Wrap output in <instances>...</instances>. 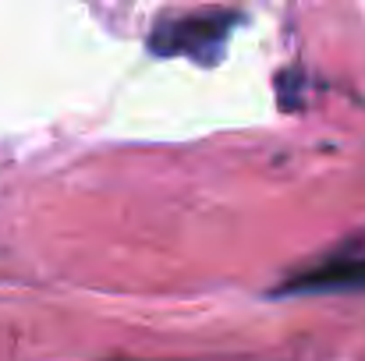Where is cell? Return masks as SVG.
Segmentation results:
<instances>
[{
	"mask_svg": "<svg viewBox=\"0 0 365 361\" xmlns=\"http://www.w3.org/2000/svg\"><path fill=\"white\" fill-rule=\"evenodd\" d=\"M238 21L242 14L231 7L170 14V18H160L156 28L149 32V50L156 57H185L195 64H217Z\"/></svg>",
	"mask_w": 365,
	"mask_h": 361,
	"instance_id": "obj_1",
	"label": "cell"
},
{
	"mask_svg": "<svg viewBox=\"0 0 365 361\" xmlns=\"http://www.w3.org/2000/svg\"><path fill=\"white\" fill-rule=\"evenodd\" d=\"M355 291H365V251L348 248L284 276L273 294L302 298V294H355Z\"/></svg>",
	"mask_w": 365,
	"mask_h": 361,
	"instance_id": "obj_2",
	"label": "cell"
},
{
	"mask_svg": "<svg viewBox=\"0 0 365 361\" xmlns=\"http://www.w3.org/2000/svg\"><path fill=\"white\" fill-rule=\"evenodd\" d=\"M355 248H359V251H365V241H362V244H355Z\"/></svg>",
	"mask_w": 365,
	"mask_h": 361,
	"instance_id": "obj_3",
	"label": "cell"
}]
</instances>
